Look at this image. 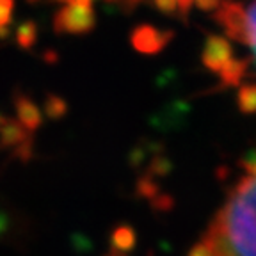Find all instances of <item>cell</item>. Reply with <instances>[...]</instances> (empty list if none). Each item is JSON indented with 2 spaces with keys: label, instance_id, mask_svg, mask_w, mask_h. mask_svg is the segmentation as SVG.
<instances>
[{
  "label": "cell",
  "instance_id": "cell-1",
  "mask_svg": "<svg viewBox=\"0 0 256 256\" xmlns=\"http://www.w3.org/2000/svg\"><path fill=\"white\" fill-rule=\"evenodd\" d=\"M188 256H256V171L232 188Z\"/></svg>",
  "mask_w": 256,
  "mask_h": 256
},
{
  "label": "cell",
  "instance_id": "cell-2",
  "mask_svg": "<svg viewBox=\"0 0 256 256\" xmlns=\"http://www.w3.org/2000/svg\"><path fill=\"white\" fill-rule=\"evenodd\" d=\"M216 22L228 34L230 40L236 43H248V20H246V8L240 2L226 0L220 2L216 12Z\"/></svg>",
  "mask_w": 256,
  "mask_h": 256
},
{
  "label": "cell",
  "instance_id": "cell-3",
  "mask_svg": "<svg viewBox=\"0 0 256 256\" xmlns=\"http://www.w3.org/2000/svg\"><path fill=\"white\" fill-rule=\"evenodd\" d=\"M233 59V50L228 40L220 36H210L203 48V64L214 73H220Z\"/></svg>",
  "mask_w": 256,
  "mask_h": 256
},
{
  "label": "cell",
  "instance_id": "cell-4",
  "mask_svg": "<svg viewBox=\"0 0 256 256\" xmlns=\"http://www.w3.org/2000/svg\"><path fill=\"white\" fill-rule=\"evenodd\" d=\"M248 70H249L248 59H235V57H233L228 62V66H226L219 75L224 86H240L242 84V78L248 75Z\"/></svg>",
  "mask_w": 256,
  "mask_h": 256
},
{
  "label": "cell",
  "instance_id": "cell-5",
  "mask_svg": "<svg viewBox=\"0 0 256 256\" xmlns=\"http://www.w3.org/2000/svg\"><path fill=\"white\" fill-rule=\"evenodd\" d=\"M236 100H238V108L244 114H256V84L240 86Z\"/></svg>",
  "mask_w": 256,
  "mask_h": 256
},
{
  "label": "cell",
  "instance_id": "cell-6",
  "mask_svg": "<svg viewBox=\"0 0 256 256\" xmlns=\"http://www.w3.org/2000/svg\"><path fill=\"white\" fill-rule=\"evenodd\" d=\"M246 20H248V46H251L252 57L256 62V0L246 9Z\"/></svg>",
  "mask_w": 256,
  "mask_h": 256
}]
</instances>
